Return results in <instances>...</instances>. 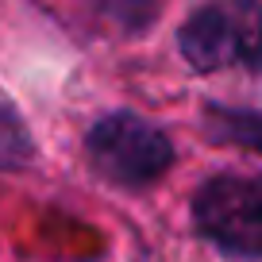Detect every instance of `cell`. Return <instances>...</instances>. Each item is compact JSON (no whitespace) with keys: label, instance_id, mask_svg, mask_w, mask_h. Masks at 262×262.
<instances>
[{"label":"cell","instance_id":"cell-6","mask_svg":"<svg viewBox=\"0 0 262 262\" xmlns=\"http://www.w3.org/2000/svg\"><path fill=\"white\" fill-rule=\"evenodd\" d=\"M97 8L104 12V19H112L127 35L147 31L158 19V0H97Z\"/></svg>","mask_w":262,"mask_h":262},{"label":"cell","instance_id":"cell-2","mask_svg":"<svg viewBox=\"0 0 262 262\" xmlns=\"http://www.w3.org/2000/svg\"><path fill=\"white\" fill-rule=\"evenodd\" d=\"M178 50L196 74L228 66L262 70V0H208L178 31Z\"/></svg>","mask_w":262,"mask_h":262},{"label":"cell","instance_id":"cell-1","mask_svg":"<svg viewBox=\"0 0 262 262\" xmlns=\"http://www.w3.org/2000/svg\"><path fill=\"white\" fill-rule=\"evenodd\" d=\"M85 158L120 189H147L173 166V143L147 116L116 108L85 131Z\"/></svg>","mask_w":262,"mask_h":262},{"label":"cell","instance_id":"cell-5","mask_svg":"<svg viewBox=\"0 0 262 262\" xmlns=\"http://www.w3.org/2000/svg\"><path fill=\"white\" fill-rule=\"evenodd\" d=\"M31 150H35V139L27 131L24 116L0 97V170H24L31 162Z\"/></svg>","mask_w":262,"mask_h":262},{"label":"cell","instance_id":"cell-4","mask_svg":"<svg viewBox=\"0 0 262 262\" xmlns=\"http://www.w3.org/2000/svg\"><path fill=\"white\" fill-rule=\"evenodd\" d=\"M205 131L212 143H231L243 150L262 155V112L251 108H228V104H208L205 108Z\"/></svg>","mask_w":262,"mask_h":262},{"label":"cell","instance_id":"cell-3","mask_svg":"<svg viewBox=\"0 0 262 262\" xmlns=\"http://www.w3.org/2000/svg\"><path fill=\"white\" fill-rule=\"evenodd\" d=\"M193 228L231 258H262V178L216 173L193 193Z\"/></svg>","mask_w":262,"mask_h":262}]
</instances>
